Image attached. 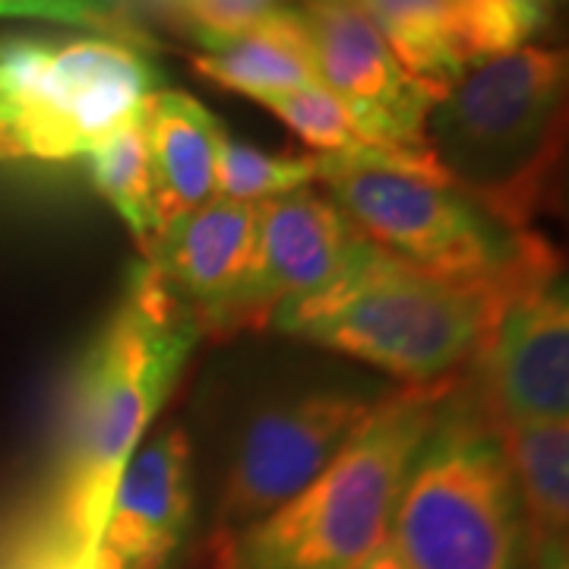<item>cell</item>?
<instances>
[{
    "label": "cell",
    "mask_w": 569,
    "mask_h": 569,
    "mask_svg": "<svg viewBox=\"0 0 569 569\" xmlns=\"http://www.w3.org/2000/svg\"><path fill=\"white\" fill-rule=\"evenodd\" d=\"M159 86L162 73L133 41H54L32 89L0 108L17 127L26 159L67 162L92 156L137 121Z\"/></svg>",
    "instance_id": "obj_7"
},
{
    "label": "cell",
    "mask_w": 569,
    "mask_h": 569,
    "mask_svg": "<svg viewBox=\"0 0 569 569\" xmlns=\"http://www.w3.org/2000/svg\"><path fill=\"white\" fill-rule=\"evenodd\" d=\"M358 569H408L402 560H399V553L392 550V545H383V548H377L370 557H367L365 563Z\"/></svg>",
    "instance_id": "obj_26"
},
{
    "label": "cell",
    "mask_w": 569,
    "mask_h": 569,
    "mask_svg": "<svg viewBox=\"0 0 569 569\" xmlns=\"http://www.w3.org/2000/svg\"><path fill=\"white\" fill-rule=\"evenodd\" d=\"M535 567L531 569H569L567 563V541H560V545H550V548H541L535 553V560H531Z\"/></svg>",
    "instance_id": "obj_25"
},
{
    "label": "cell",
    "mask_w": 569,
    "mask_h": 569,
    "mask_svg": "<svg viewBox=\"0 0 569 569\" xmlns=\"http://www.w3.org/2000/svg\"><path fill=\"white\" fill-rule=\"evenodd\" d=\"M497 425V421H493ZM509 475L519 493L526 548L567 541L569 522V427L567 421H512L497 425Z\"/></svg>",
    "instance_id": "obj_16"
},
{
    "label": "cell",
    "mask_w": 569,
    "mask_h": 569,
    "mask_svg": "<svg viewBox=\"0 0 569 569\" xmlns=\"http://www.w3.org/2000/svg\"><path fill=\"white\" fill-rule=\"evenodd\" d=\"M449 10L466 67L529 44L550 20V0H449Z\"/></svg>",
    "instance_id": "obj_19"
},
{
    "label": "cell",
    "mask_w": 569,
    "mask_h": 569,
    "mask_svg": "<svg viewBox=\"0 0 569 569\" xmlns=\"http://www.w3.org/2000/svg\"><path fill=\"white\" fill-rule=\"evenodd\" d=\"M452 387V380L402 387L377 402L298 497L219 538L216 569L361 567L387 545L408 466Z\"/></svg>",
    "instance_id": "obj_3"
},
{
    "label": "cell",
    "mask_w": 569,
    "mask_h": 569,
    "mask_svg": "<svg viewBox=\"0 0 569 569\" xmlns=\"http://www.w3.org/2000/svg\"><path fill=\"white\" fill-rule=\"evenodd\" d=\"M92 183L114 212L121 216L130 234L137 238L142 253H149L162 234L164 219L156 183H152V162H149V142H146V123L142 114L133 123H127L121 133L102 142L92 156Z\"/></svg>",
    "instance_id": "obj_18"
},
{
    "label": "cell",
    "mask_w": 569,
    "mask_h": 569,
    "mask_svg": "<svg viewBox=\"0 0 569 569\" xmlns=\"http://www.w3.org/2000/svg\"><path fill=\"white\" fill-rule=\"evenodd\" d=\"M13 159H26V152H22V142L10 114L0 108V162H13Z\"/></svg>",
    "instance_id": "obj_24"
},
{
    "label": "cell",
    "mask_w": 569,
    "mask_h": 569,
    "mask_svg": "<svg viewBox=\"0 0 569 569\" xmlns=\"http://www.w3.org/2000/svg\"><path fill=\"white\" fill-rule=\"evenodd\" d=\"M567 54L522 44L468 63L433 104L427 137L449 178L516 231H526L557 149Z\"/></svg>",
    "instance_id": "obj_6"
},
{
    "label": "cell",
    "mask_w": 569,
    "mask_h": 569,
    "mask_svg": "<svg viewBox=\"0 0 569 569\" xmlns=\"http://www.w3.org/2000/svg\"><path fill=\"white\" fill-rule=\"evenodd\" d=\"M301 13L317 77L346 104L358 140L399 156H437L427 140L437 102L396 61L365 10L355 0H310Z\"/></svg>",
    "instance_id": "obj_9"
},
{
    "label": "cell",
    "mask_w": 569,
    "mask_h": 569,
    "mask_svg": "<svg viewBox=\"0 0 569 569\" xmlns=\"http://www.w3.org/2000/svg\"><path fill=\"white\" fill-rule=\"evenodd\" d=\"M512 295L433 279L367 241L336 282L282 305L269 326L421 387L449 380V370L485 348Z\"/></svg>",
    "instance_id": "obj_4"
},
{
    "label": "cell",
    "mask_w": 569,
    "mask_h": 569,
    "mask_svg": "<svg viewBox=\"0 0 569 569\" xmlns=\"http://www.w3.org/2000/svg\"><path fill=\"white\" fill-rule=\"evenodd\" d=\"M193 39L238 32L279 7V0H156Z\"/></svg>",
    "instance_id": "obj_23"
},
{
    "label": "cell",
    "mask_w": 569,
    "mask_h": 569,
    "mask_svg": "<svg viewBox=\"0 0 569 569\" xmlns=\"http://www.w3.org/2000/svg\"><path fill=\"white\" fill-rule=\"evenodd\" d=\"M276 118H282L307 146L317 149V156H329V152H342L351 149L358 140L355 123L348 118L346 104L339 102L323 82H313L305 89H291L282 96L263 99Z\"/></svg>",
    "instance_id": "obj_21"
},
{
    "label": "cell",
    "mask_w": 569,
    "mask_h": 569,
    "mask_svg": "<svg viewBox=\"0 0 569 569\" xmlns=\"http://www.w3.org/2000/svg\"><path fill=\"white\" fill-rule=\"evenodd\" d=\"M365 244L367 238L346 212L307 187L263 200L247 279L224 307L216 332L269 323L288 301L329 288Z\"/></svg>",
    "instance_id": "obj_10"
},
{
    "label": "cell",
    "mask_w": 569,
    "mask_h": 569,
    "mask_svg": "<svg viewBox=\"0 0 569 569\" xmlns=\"http://www.w3.org/2000/svg\"><path fill=\"white\" fill-rule=\"evenodd\" d=\"M156 200L164 222L216 197V149L222 123L190 92L159 89L142 104Z\"/></svg>",
    "instance_id": "obj_15"
},
{
    "label": "cell",
    "mask_w": 569,
    "mask_h": 569,
    "mask_svg": "<svg viewBox=\"0 0 569 569\" xmlns=\"http://www.w3.org/2000/svg\"><path fill=\"white\" fill-rule=\"evenodd\" d=\"M0 17L67 22V26L108 32V39H123L133 44L146 41L137 26L123 20L118 0H0Z\"/></svg>",
    "instance_id": "obj_22"
},
{
    "label": "cell",
    "mask_w": 569,
    "mask_h": 569,
    "mask_svg": "<svg viewBox=\"0 0 569 569\" xmlns=\"http://www.w3.org/2000/svg\"><path fill=\"white\" fill-rule=\"evenodd\" d=\"M197 44L206 54L193 58V70L253 102L320 82L301 10L276 7L238 32L200 39Z\"/></svg>",
    "instance_id": "obj_14"
},
{
    "label": "cell",
    "mask_w": 569,
    "mask_h": 569,
    "mask_svg": "<svg viewBox=\"0 0 569 569\" xmlns=\"http://www.w3.org/2000/svg\"><path fill=\"white\" fill-rule=\"evenodd\" d=\"M373 408L361 392L317 389L257 411L241 430L219 500V538L284 507L346 447Z\"/></svg>",
    "instance_id": "obj_8"
},
{
    "label": "cell",
    "mask_w": 569,
    "mask_h": 569,
    "mask_svg": "<svg viewBox=\"0 0 569 569\" xmlns=\"http://www.w3.org/2000/svg\"><path fill=\"white\" fill-rule=\"evenodd\" d=\"M392 48L408 77L440 102L462 77L449 0H355Z\"/></svg>",
    "instance_id": "obj_17"
},
{
    "label": "cell",
    "mask_w": 569,
    "mask_h": 569,
    "mask_svg": "<svg viewBox=\"0 0 569 569\" xmlns=\"http://www.w3.org/2000/svg\"><path fill=\"white\" fill-rule=\"evenodd\" d=\"M200 336L197 317L142 263L102 336L82 355L70 389L58 488L44 512L92 560L123 466L171 396Z\"/></svg>",
    "instance_id": "obj_1"
},
{
    "label": "cell",
    "mask_w": 569,
    "mask_h": 569,
    "mask_svg": "<svg viewBox=\"0 0 569 569\" xmlns=\"http://www.w3.org/2000/svg\"><path fill=\"white\" fill-rule=\"evenodd\" d=\"M320 181L317 156H269L257 146L231 140L222 130L216 149V197L263 203Z\"/></svg>",
    "instance_id": "obj_20"
},
{
    "label": "cell",
    "mask_w": 569,
    "mask_h": 569,
    "mask_svg": "<svg viewBox=\"0 0 569 569\" xmlns=\"http://www.w3.org/2000/svg\"><path fill=\"white\" fill-rule=\"evenodd\" d=\"M408 569H522L526 522L485 399L449 389L415 452L389 522Z\"/></svg>",
    "instance_id": "obj_5"
},
{
    "label": "cell",
    "mask_w": 569,
    "mask_h": 569,
    "mask_svg": "<svg viewBox=\"0 0 569 569\" xmlns=\"http://www.w3.org/2000/svg\"><path fill=\"white\" fill-rule=\"evenodd\" d=\"M193 522V452L183 427L137 449L123 466L92 569H168Z\"/></svg>",
    "instance_id": "obj_12"
},
{
    "label": "cell",
    "mask_w": 569,
    "mask_h": 569,
    "mask_svg": "<svg viewBox=\"0 0 569 569\" xmlns=\"http://www.w3.org/2000/svg\"><path fill=\"white\" fill-rule=\"evenodd\" d=\"M260 203L212 197L193 212L164 222L146 253L164 291L187 307L203 332H216L224 307L244 284L257 244Z\"/></svg>",
    "instance_id": "obj_13"
},
{
    "label": "cell",
    "mask_w": 569,
    "mask_h": 569,
    "mask_svg": "<svg viewBox=\"0 0 569 569\" xmlns=\"http://www.w3.org/2000/svg\"><path fill=\"white\" fill-rule=\"evenodd\" d=\"M317 162L348 222L425 276L512 295L557 269V253L541 238L509 228L471 200L437 156L355 142Z\"/></svg>",
    "instance_id": "obj_2"
},
{
    "label": "cell",
    "mask_w": 569,
    "mask_h": 569,
    "mask_svg": "<svg viewBox=\"0 0 569 569\" xmlns=\"http://www.w3.org/2000/svg\"><path fill=\"white\" fill-rule=\"evenodd\" d=\"M478 355L485 365L481 399L497 425L567 421L569 301L560 266L509 298Z\"/></svg>",
    "instance_id": "obj_11"
}]
</instances>
